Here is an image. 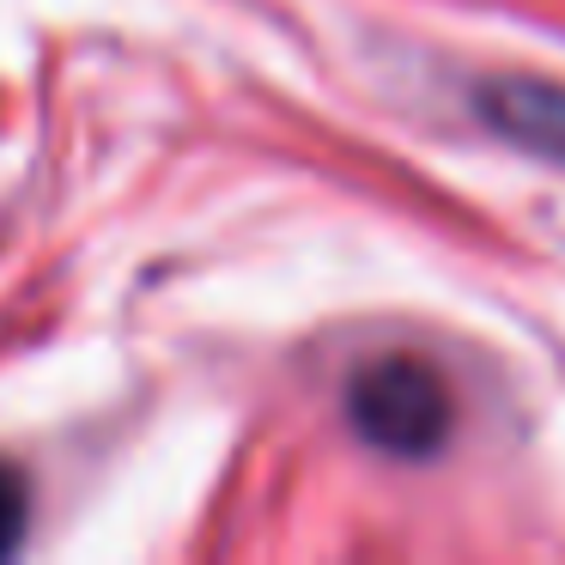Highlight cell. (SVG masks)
Instances as JSON below:
<instances>
[{
  "label": "cell",
  "instance_id": "1",
  "mask_svg": "<svg viewBox=\"0 0 565 565\" xmlns=\"http://www.w3.org/2000/svg\"><path fill=\"white\" fill-rule=\"evenodd\" d=\"M347 419L353 431L383 456H402V462H426L444 450L450 438V383L414 353H383L365 359L347 383Z\"/></svg>",
  "mask_w": 565,
  "mask_h": 565
},
{
  "label": "cell",
  "instance_id": "3",
  "mask_svg": "<svg viewBox=\"0 0 565 565\" xmlns=\"http://www.w3.org/2000/svg\"><path fill=\"white\" fill-rule=\"evenodd\" d=\"M25 516H31V492H25V480L13 475V468L0 462V559L25 541Z\"/></svg>",
  "mask_w": 565,
  "mask_h": 565
},
{
  "label": "cell",
  "instance_id": "2",
  "mask_svg": "<svg viewBox=\"0 0 565 565\" xmlns=\"http://www.w3.org/2000/svg\"><path fill=\"white\" fill-rule=\"evenodd\" d=\"M480 122L499 140L535 152L547 164H565V86L553 79H499L475 98Z\"/></svg>",
  "mask_w": 565,
  "mask_h": 565
}]
</instances>
